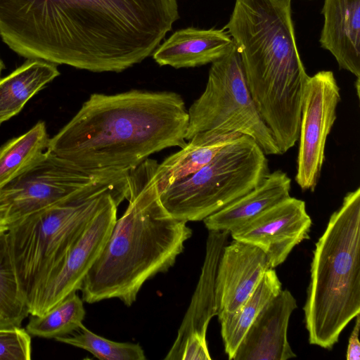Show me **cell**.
<instances>
[{"instance_id": "16", "label": "cell", "mask_w": 360, "mask_h": 360, "mask_svg": "<svg viewBox=\"0 0 360 360\" xmlns=\"http://www.w3.org/2000/svg\"><path fill=\"white\" fill-rule=\"evenodd\" d=\"M321 46L340 69L360 77V0H324Z\"/></svg>"}, {"instance_id": "26", "label": "cell", "mask_w": 360, "mask_h": 360, "mask_svg": "<svg viewBox=\"0 0 360 360\" xmlns=\"http://www.w3.org/2000/svg\"><path fill=\"white\" fill-rule=\"evenodd\" d=\"M30 335L22 328L0 330V360H30Z\"/></svg>"}, {"instance_id": "21", "label": "cell", "mask_w": 360, "mask_h": 360, "mask_svg": "<svg viewBox=\"0 0 360 360\" xmlns=\"http://www.w3.org/2000/svg\"><path fill=\"white\" fill-rule=\"evenodd\" d=\"M282 290L274 269H269L252 293L234 312L218 317L224 351L233 359L251 323L264 307Z\"/></svg>"}, {"instance_id": "4", "label": "cell", "mask_w": 360, "mask_h": 360, "mask_svg": "<svg viewBox=\"0 0 360 360\" xmlns=\"http://www.w3.org/2000/svg\"><path fill=\"white\" fill-rule=\"evenodd\" d=\"M224 28L239 53L257 110L272 135L297 134L309 75L295 41L291 0H235Z\"/></svg>"}, {"instance_id": "13", "label": "cell", "mask_w": 360, "mask_h": 360, "mask_svg": "<svg viewBox=\"0 0 360 360\" xmlns=\"http://www.w3.org/2000/svg\"><path fill=\"white\" fill-rule=\"evenodd\" d=\"M311 225L305 202L290 196L231 232L230 236L261 249L274 269L296 245L309 238Z\"/></svg>"}, {"instance_id": "18", "label": "cell", "mask_w": 360, "mask_h": 360, "mask_svg": "<svg viewBox=\"0 0 360 360\" xmlns=\"http://www.w3.org/2000/svg\"><path fill=\"white\" fill-rule=\"evenodd\" d=\"M291 179L278 169L269 174L254 189L206 217L208 231H228L242 227L257 216L289 198Z\"/></svg>"}, {"instance_id": "17", "label": "cell", "mask_w": 360, "mask_h": 360, "mask_svg": "<svg viewBox=\"0 0 360 360\" xmlns=\"http://www.w3.org/2000/svg\"><path fill=\"white\" fill-rule=\"evenodd\" d=\"M233 44L224 27H187L174 32L152 55L160 66L194 68L213 63L225 55Z\"/></svg>"}, {"instance_id": "2", "label": "cell", "mask_w": 360, "mask_h": 360, "mask_svg": "<svg viewBox=\"0 0 360 360\" xmlns=\"http://www.w3.org/2000/svg\"><path fill=\"white\" fill-rule=\"evenodd\" d=\"M188 124L175 92L94 93L49 139L46 151L87 172L129 171L155 153L184 147Z\"/></svg>"}, {"instance_id": "24", "label": "cell", "mask_w": 360, "mask_h": 360, "mask_svg": "<svg viewBox=\"0 0 360 360\" xmlns=\"http://www.w3.org/2000/svg\"><path fill=\"white\" fill-rule=\"evenodd\" d=\"M83 300L73 292L41 315H31L26 326L30 335L56 338L77 331L85 316Z\"/></svg>"}, {"instance_id": "28", "label": "cell", "mask_w": 360, "mask_h": 360, "mask_svg": "<svg viewBox=\"0 0 360 360\" xmlns=\"http://www.w3.org/2000/svg\"><path fill=\"white\" fill-rule=\"evenodd\" d=\"M10 222L5 207H0V236L6 233L9 229Z\"/></svg>"}, {"instance_id": "29", "label": "cell", "mask_w": 360, "mask_h": 360, "mask_svg": "<svg viewBox=\"0 0 360 360\" xmlns=\"http://www.w3.org/2000/svg\"><path fill=\"white\" fill-rule=\"evenodd\" d=\"M6 68V66L4 63V62L2 61V60L0 58V74L1 73V72Z\"/></svg>"}, {"instance_id": "22", "label": "cell", "mask_w": 360, "mask_h": 360, "mask_svg": "<svg viewBox=\"0 0 360 360\" xmlns=\"http://www.w3.org/2000/svg\"><path fill=\"white\" fill-rule=\"evenodd\" d=\"M49 139L45 122L39 121L0 148V190L46 150Z\"/></svg>"}, {"instance_id": "1", "label": "cell", "mask_w": 360, "mask_h": 360, "mask_svg": "<svg viewBox=\"0 0 360 360\" xmlns=\"http://www.w3.org/2000/svg\"><path fill=\"white\" fill-rule=\"evenodd\" d=\"M179 18L177 0H0V37L27 59L120 72L153 54Z\"/></svg>"}, {"instance_id": "27", "label": "cell", "mask_w": 360, "mask_h": 360, "mask_svg": "<svg viewBox=\"0 0 360 360\" xmlns=\"http://www.w3.org/2000/svg\"><path fill=\"white\" fill-rule=\"evenodd\" d=\"M355 318V325L350 335L347 349L346 357L347 360L360 359V343L359 340L360 314H358Z\"/></svg>"}, {"instance_id": "14", "label": "cell", "mask_w": 360, "mask_h": 360, "mask_svg": "<svg viewBox=\"0 0 360 360\" xmlns=\"http://www.w3.org/2000/svg\"><path fill=\"white\" fill-rule=\"evenodd\" d=\"M269 269L271 266L268 258L259 248L233 239L228 243L223 249L217 271V316L236 311Z\"/></svg>"}, {"instance_id": "7", "label": "cell", "mask_w": 360, "mask_h": 360, "mask_svg": "<svg viewBox=\"0 0 360 360\" xmlns=\"http://www.w3.org/2000/svg\"><path fill=\"white\" fill-rule=\"evenodd\" d=\"M269 172L266 155L252 138L242 135L200 170L160 191V199L176 219L203 221L254 189Z\"/></svg>"}, {"instance_id": "10", "label": "cell", "mask_w": 360, "mask_h": 360, "mask_svg": "<svg viewBox=\"0 0 360 360\" xmlns=\"http://www.w3.org/2000/svg\"><path fill=\"white\" fill-rule=\"evenodd\" d=\"M340 89L330 70L307 79L301 112L295 180L303 191L313 192L320 179L327 138L337 118Z\"/></svg>"}, {"instance_id": "8", "label": "cell", "mask_w": 360, "mask_h": 360, "mask_svg": "<svg viewBox=\"0 0 360 360\" xmlns=\"http://www.w3.org/2000/svg\"><path fill=\"white\" fill-rule=\"evenodd\" d=\"M186 140L206 131L238 133L252 138L266 155H281L248 90L233 44L212 63L205 89L188 110Z\"/></svg>"}, {"instance_id": "20", "label": "cell", "mask_w": 360, "mask_h": 360, "mask_svg": "<svg viewBox=\"0 0 360 360\" xmlns=\"http://www.w3.org/2000/svg\"><path fill=\"white\" fill-rule=\"evenodd\" d=\"M59 75L56 64L30 58L0 77V125L18 114L32 97Z\"/></svg>"}, {"instance_id": "9", "label": "cell", "mask_w": 360, "mask_h": 360, "mask_svg": "<svg viewBox=\"0 0 360 360\" xmlns=\"http://www.w3.org/2000/svg\"><path fill=\"white\" fill-rule=\"evenodd\" d=\"M121 172H87L46 150L0 190V207L6 208L11 225Z\"/></svg>"}, {"instance_id": "23", "label": "cell", "mask_w": 360, "mask_h": 360, "mask_svg": "<svg viewBox=\"0 0 360 360\" xmlns=\"http://www.w3.org/2000/svg\"><path fill=\"white\" fill-rule=\"evenodd\" d=\"M30 315L20 289L7 232L0 236V330L20 328Z\"/></svg>"}, {"instance_id": "15", "label": "cell", "mask_w": 360, "mask_h": 360, "mask_svg": "<svg viewBox=\"0 0 360 360\" xmlns=\"http://www.w3.org/2000/svg\"><path fill=\"white\" fill-rule=\"evenodd\" d=\"M296 300L281 290L260 311L241 340L233 360H286L296 356L288 340L290 317Z\"/></svg>"}, {"instance_id": "5", "label": "cell", "mask_w": 360, "mask_h": 360, "mask_svg": "<svg viewBox=\"0 0 360 360\" xmlns=\"http://www.w3.org/2000/svg\"><path fill=\"white\" fill-rule=\"evenodd\" d=\"M304 307L309 342L330 349L360 314V188L348 192L315 244Z\"/></svg>"}, {"instance_id": "19", "label": "cell", "mask_w": 360, "mask_h": 360, "mask_svg": "<svg viewBox=\"0 0 360 360\" xmlns=\"http://www.w3.org/2000/svg\"><path fill=\"white\" fill-rule=\"evenodd\" d=\"M241 136L218 131H206L193 136L179 151L158 164L155 180L159 192L200 170L222 148Z\"/></svg>"}, {"instance_id": "6", "label": "cell", "mask_w": 360, "mask_h": 360, "mask_svg": "<svg viewBox=\"0 0 360 360\" xmlns=\"http://www.w3.org/2000/svg\"><path fill=\"white\" fill-rule=\"evenodd\" d=\"M129 172L98 181L10 225L9 248L30 314L98 210L112 195H127Z\"/></svg>"}, {"instance_id": "12", "label": "cell", "mask_w": 360, "mask_h": 360, "mask_svg": "<svg viewBox=\"0 0 360 360\" xmlns=\"http://www.w3.org/2000/svg\"><path fill=\"white\" fill-rule=\"evenodd\" d=\"M126 197L125 194L112 195L98 210L70 248L30 315H41L69 294L79 290L86 274L110 236L117 220V207Z\"/></svg>"}, {"instance_id": "11", "label": "cell", "mask_w": 360, "mask_h": 360, "mask_svg": "<svg viewBox=\"0 0 360 360\" xmlns=\"http://www.w3.org/2000/svg\"><path fill=\"white\" fill-rule=\"evenodd\" d=\"M229 236L228 231H208L205 256L198 282L176 338L165 359H212L206 335L211 319L217 315L215 294L217 271Z\"/></svg>"}, {"instance_id": "3", "label": "cell", "mask_w": 360, "mask_h": 360, "mask_svg": "<svg viewBox=\"0 0 360 360\" xmlns=\"http://www.w3.org/2000/svg\"><path fill=\"white\" fill-rule=\"evenodd\" d=\"M158 164L147 158L129 170V205L82 281L83 301L117 298L131 306L146 281L174 264L191 238L187 222L172 217L161 202Z\"/></svg>"}, {"instance_id": "25", "label": "cell", "mask_w": 360, "mask_h": 360, "mask_svg": "<svg viewBox=\"0 0 360 360\" xmlns=\"http://www.w3.org/2000/svg\"><path fill=\"white\" fill-rule=\"evenodd\" d=\"M76 333L55 338L56 340L89 352L102 360H145L144 351L139 344L112 341L98 335L84 325Z\"/></svg>"}]
</instances>
